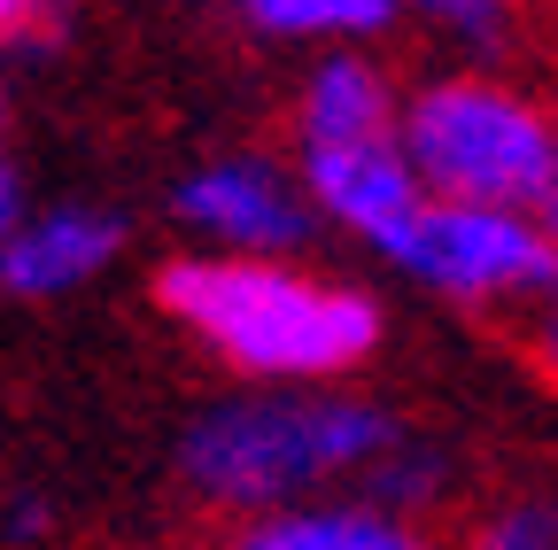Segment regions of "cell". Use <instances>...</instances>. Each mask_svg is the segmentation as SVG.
Returning a JSON list of instances; mask_svg holds the SVG:
<instances>
[{"label": "cell", "mask_w": 558, "mask_h": 550, "mask_svg": "<svg viewBox=\"0 0 558 550\" xmlns=\"http://www.w3.org/2000/svg\"><path fill=\"white\" fill-rule=\"evenodd\" d=\"M156 310L233 388H349L388 341L380 303L357 280L303 256H194L156 271Z\"/></svg>", "instance_id": "1"}, {"label": "cell", "mask_w": 558, "mask_h": 550, "mask_svg": "<svg viewBox=\"0 0 558 550\" xmlns=\"http://www.w3.org/2000/svg\"><path fill=\"white\" fill-rule=\"evenodd\" d=\"M411 435V419L357 388H233L179 435V489L209 520H256L318 497H349Z\"/></svg>", "instance_id": "2"}, {"label": "cell", "mask_w": 558, "mask_h": 550, "mask_svg": "<svg viewBox=\"0 0 558 550\" xmlns=\"http://www.w3.org/2000/svg\"><path fill=\"white\" fill-rule=\"evenodd\" d=\"M396 140L435 201L535 210L550 186L558 117H550V86L505 71V62H450V71L403 78Z\"/></svg>", "instance_id": "3"}, {"label": "cell", "mask_w": 558, "mask_h": 550, "mask_svg": "<svg viewBox=\"0 0 558 550\" xmlns=\"http://www.w3.org/2000/svg\"><path fill=\"white\" fill-rule=\"evenodd\" d=\"M411 288L465 318H527L558 288V241L543 233L535 210H505V201H435L418 210L403 248L388 256Z\"/></svg>", "instance_id": "4"}, {"label": "cell", "mask_w": 558, "mask_h": 550, "mask_svg": "<svg viewBox=\"0 0 558 550\" xmlns=\"http://www.w3.org/2000/svg\"><path fill=\"white\" fill-rule=\"evenodd\" d=\"M171 225L186 233L194 256H303V241L318 233V210L288 156L226 148L179 171Z\"/></svg>", "instance_id": "5"}, {"label": "cell", "mask_w": 558, "mask_h": 550, "mask_svg": "<svg viewBox=\"0 0 558 550\" xmlns=\"http://www.w3.org/2000/svg\"><path fill=\"white\" fill-rule=\"evenodd\" d=\"M303 194L318 225H333L341 241L373 248L380 264L403 248V233L427 210V186H418L403 140H341V148H288Z\"/></svg>", "instance_id": "6"}, {"label": "cell", "mask_w": 558, "mask_h": 550, "mask_svg": "<svg viewBox=\"0 0 558 550\" xmlns=\"http://www.w3.org/2000/svg\"><path fill=\"white\" fill-rule=\"evenodd\" d=\"M124 248V218L101 210V201H47V210H24L16 233L0 241V288L16 303H62L94 288L101 271Z\"/></svg>", "instance_id": "7"}, {"label": "cell", "mask_w": 558, "mask_h": 550, "mask_svg": "<svg viewBox=\"0 0 558 550\" xmlns=\"http://www.w3.org/2000/svg\"><path fill=\"white\" fill-rule=\"evenodd\" d=\"M403 78L380 47H333L311 54L295 101H288V148H341V140H396Z\"/></svg>", "instance_id": "8"}, {"label": "cell", "mask_w": 558, "mask_h": 550, "mask_svg": "<svg viewBox=\"0 0 558 550\" xmlns=\"http://www.w3.org/2000/svg\"><path fill=\"white\" fill-rule=\"evenodd\" d=\"M209 550H442V542L418 520H396L365 497H318V504H288V512L226 520Z\"/></svg>", "instance_id": "9"}, {"label": "cell", "mask_w": 558, "mask_h": 550, "mask_svg": "<svg viewBox=\"0 0 558 550\" xmlns=\"http://www.w3.org/2000/svg\"><path fill=\"white\" fill-rule=\"evenodd\" d=\"M233 16L271 47H388L411 24V0H233Z\"/></svg>", "instance_id": "10"}, {"label": "cell", "mask_w": 558, "mask_h": 550, "mask_svg": "<svg viewBox=\"0 0 558 550\" xmlns=\"http://www.w3.org/2000/svg\"><path fill=\"white\" fill-rule=\"evenodd\" d=\"M550 16V0H411V24L435 47L465 54V62H505L535 39V24Z\"/></svg>", "instance_id": "11"}, {"label": "cell", "mask_w": 558, "mask_h": 550, "mask_svg": "<svg viewBox=\"0 0 558 550\" xmlns=\"http://www.w3.org/2000/svg\"><path fill=\"white\" fill-rule=\"evenodd\" d=\"M465 489V465H458V450L450 442H435L427 427H411L365 480H357V489H349V497H365V504H380V512H396V520H418V527H427L450 497Z\"/></svg>", "instance_id": "12"}, {"label": "cell", "mask_w": 558, "mask_h": 550, "mask_svg": "<svg viewBox=\"0 0 558 550\" xmlns=\"http://www.w3.org/2000/svg\"><path fill=\"white\" fill-rule=\"evenodd\" d=\"M458 550H558V489H512V497H488Z\"/></svg>", "instance_id": "13"}, {"label": "cell", "mask_w": 558, "mask_h": 550, "mask_svg": "<svg viewBox=\"0 0 558 550\" xmlns=\"http://www.w3.org/2000/svg\"><path fill=\"white\" fill-rule=\"evenodd\" d=\"M512 350H520V365H527L543 388H558V288H550L527 318H512Z\"/></svg>", "instance_id": "14"}, {"label": "cell", "mask_w": 558, "mask_h": 550, "mask_svg": "<svg viewBox=\"0 0 558 550\" xmlns=\"http://www.w3.org/2000/svg\"><path fill=\"white\" fill-rule=\"evenodd\" d=\"M70 24V0H0V47H47Z\"/></svg>", "instance_id": "15"}, {"label": "cell", "mask_w": 558, "mask_h": 550, "mask_svg": "<svg viewBox=\"0 0 558 550\" xmlns=\"http://www.w3.org/2000/svg\"><path fill=\"white\" fill-rule=\"evenodd\" d=\"M47 535H54V512H47V497H32V489H24V497L9 504V542H24V550H39Z\"/></svg>", "instance_id": "16"}, {"label": "cell", "mask_w": 558, "mask_h": 550, "mask_svg": "<svg viewBox=\"0 0 558 550\" xmlns=\"http://www.w3.org/2000/svg\"><path fill=\"white\" fill-rule=\"evenodd\" d=\"M24 218V179H16V148H9V117H0V241Z\"/></svg>", "instance_id": "17"}, {"label": "cell", "mask_w": 558, "mask_h": 550, "mask_svg": "<svg viewBox=\"0 0 558 550\" xmlns=\"http://www.w3.org/2000/svg\"><path fill=\"white\" fill-rule=\"evenodd\" d=\"M550 117H558V86H550ZM535 218H543V233L558 241V148H550V186H543V201H535Z\"/></svg>", "instance_id": "18"}, {"label": "cell", "mask_w": 558, "mask_h": 550, "mask_svg": "<svg viewBox=\"0 0 558 550\" xmlns=\"http://www.w3.org/2000/svg\"><path fill=\"white\" fill-rule=\"evenodd\" d=\"M550 24H558V0H550Z\"/></svg>", "instance_id": "19"}]
</instances>
